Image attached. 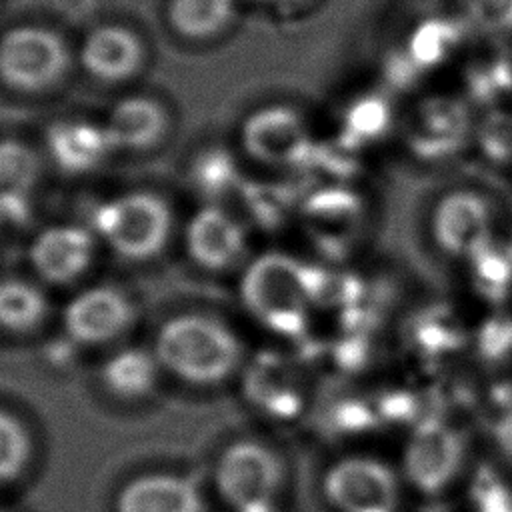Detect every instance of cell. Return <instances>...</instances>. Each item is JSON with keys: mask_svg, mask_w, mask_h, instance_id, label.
Here are the masks:
<instances>
[{"mask_svg": "<svg viewBox=\"0 0 512 512\" xmlns=\"http://www.w3.org/2000/svg\"><path fill=\"white\" fill-rule=\"evenodd\" d=\"M156 358L186 382L216 384L238 366L240 344L226 324L202 314H182L158 332Z\"/></svg>", "mask_w": 512, "mask_h": 512, "instance_id": "6da1fadb", "label": "cell"}, {"mask_svg": "<svg viewBox=\"0 0 512 512\" xmlns=\"http://www.w3.org/2000/svg\"><path fill=\"white\" fill-rule=\"evenodd\" d=\"M242 300L268 328L298 334L312 304V266L282 252L258 256L244 272Z\"/></svg>", "mask_w": 512, "mask_h": 512, "instance_id": "7a4b0ae2", "label": "cell"}, {"mask_svg": "<svg viewBox=\"0 0 512 512\" xmlns=\"http://www.w3.org/2000/svg\"><path fill=\"white\" fill-rule=\"evenodd\" d=\"M96 230L120 256L146 260L164 248L172 230V212L160 196L132 192L98 208Z\"/></svg>", "mask_w": 512, "mask_h": 512, "instance_id": "3957f363", "label": "cell"}, {"mask_svg": "<svg viewBox=\"0 0 512 512\" xmlns=\"http://www.w3.org/2000/svg\"><path fill=\"white\" fill-rule=\"evenodd\" d=\"M70 64L62 38L40 26H18L0 38V80L22 92H40L62 80Z\"/></svg>", "mask_w": 512, "mask_h": 512, "instance_id": "277c9868", "label": "cell"}, {"mask_svg": "<svg viewBox=\"0 0 512 512\" xmlns=\"http://www.w3.org/2000/svg\"><path fill=\"white\" fill-rule=\"evenodd\" d=\"M280 482L276 454L250 440L228 446L216 466V488L236 512L270 506Z\"/></svg>", "mask_w": 512, "mask_h": 512, "instance_id": "5b68a950", "label": "cell"}, {"mask_svg": "<svg viewBox=\"0 0 512 512\" xmlns=\"http://www.w3.org/2000/svg\"><path fill=\"white\" fill-rule=\"evenodd\" d=\"M324 492L340 512H394L396 478L372 458H346L330 468Z\"/></svg>", "mask_w": 512, "mask_h": 512, "instance_id": "8992f818", "label": "cell"}, {"mask_svg": "<svg viewBox=\"0 0 512 512\" xmlns=\"http://www.w3.org/2000/svg\"><path fill=\"white\" fill-rule=\"evenodd\" d=\"M246 152L268 166L302 164L312 154L302 118L286 106H266L248 116L242 126Z\"/></svg>", "mask_w": 512, "mask_h": 512, "instance_id": "52a82bcc", "label": "cell"}, {"mask_svg": "<svg viewBox=\"0 0 512 512\" xmlns=\"http://www.w3.org/2000/svg\"><path fill=\"white\" fill-rule=\"evenodd\" d=\"M462 462L460 436L440 420L420 422L404 452L406 478L424 494H438L456 476Z\"/></svg>", "mask_w": 512, "mask_h": 512, "instance_id": "ba28073f", "label": "cell"}, {"mask_svg": "<svg viewBox=\"0 0 512 512\" xmlns=\"http://www.w3.org/2000/svg\"><path fill=\"white\" fill-rule=\"evenodd\" d=\"M438 244L454 256L474 258L490 246V208L474 192H452L444 196L434 214Z\"/></svg>", "mask_w": 512, "mask_h": 512, "instance_id": "9c48e42d", "label": "cell"}, {"mask_svg": "<svg viewBox=\"0 0 512 512\" xmlns=\"http://www.w3.org/2000/svg\"><path fill=\"white\" fill-rule=\"evenodd\" d=\"M132 318L134 308L120 290L98 286L78 294L66 306L64 326L82 344H102L120 336Z\"/></svg>", "mask_w": 512, "mask_h": 512, "instance_id": "30bf717a", "label": "cell"}, {"mask_svg": "<svg viewBox=\"0 0 512 512\" xmlns=\"http://www.w3.org/2000/svg\"><path fill=\"white\" fill-rule=\"evenodd\" d=\"M94 240L86 228L62 224L40 232L30 248L34 270L48 282L66 284L92 262Z\"/></svg>", "mask_w": 512, "mask_h": 512, "instance_id": "8fae6325", "label": "cell"}, {"mask_svg": "<svg viewBox=\"0 0 512 512\" xmlns=\"http://www.w3.org/2000/svg\"><path fill=\"white\" fill-rule=\"evenodd\" d=\"M468 132L466 106L450 96L426 98L410 122V144L414 152L438 158L452 154Z\"/></svg>", "mask_w": 512, "mask_h": 512, "instance_id": "7c38bea8", "label": "cell"}, {"mask_svg": "<svg viewBox=\"0 0 512 512\" xmlns=\"http://www.w3.org/2000/svg\"><path fill=\"white\" fill-rule=\"evenodd\" d=\"M244 230L218 206L202 208L188 224L186 248L196 264L208 270L232 266L244 252Z\"/></svg>", "mask_w": 512, "mask_h": 512, "instance_id": "4fadbf2b", "label": "cell"}, {"mask_svg": "<svg viewBox=\"0 0 512 512\" xmlns=\"http://www.w3.org/2000/svg\"><path fill=\"white\" fill-rule=\"evenodd\" d=\"M362 214L360 198L346 188H324L304 202V224L314 242L338 254L352 240Z\"/></svg>", "mask_w": 512, "mask_h": 512, "instance_id": "5bb4252c", "label": "cell"}, {"mask_svg": "<svg viewBox=\"0 0 512 512\" xmlns=\"http://www.w3.org/2000/svg\"><path fill=\"white\" fill-rule=\"evenodd\" d=\"M116 512H204V502L186 476L146 474L120 490Z\"/></svg>", "mask_w": 512, "mask_h": 512, "instance_id": "9a60e30c", "label": "cell"}, {"mask_svg": "<svg viewBox=\"0 0 512 512\" xmlns=\"http://www.w3.org/2000/svg\"><path fill=\"white\" fill-rule=\"evenodd\" d=\"M84 68L102 82L130 78L144 60L140 38L124 26H100L92 30L80 52Z\"/></svg>", "mask_w": 512, "mask_h": 512, "instance_id": "2e32d148", "label": "cell"}, {"mask_svg": "<svg viewBox=\"0 0 512 512\" xmlns=\"http://www.w3.org/2000/svg\"><path fill=\"white\" fill-rule=\"evenodd\" d=\"M166 122V112L156 100L130 96L112 108L104 130L112 148L148 150L162 138Z\"/></svg>", "mask_w": 512, "mask_h": 512, "instance_id": "e0dca14e", "label": "cell"}, {"mask_svg": "<svg viewBox=\"0 0 512 512\" xmlns=\"http://www.w3.org/2000/svg\"><path fill=\"white\" fill-rule=\"evenodd\" d=\"M48 150L62 170L86 172L96 168L112 146L104 126L66 120L48 130Z\"/></svg>", "mask_w": 512, "mask_h": 512, "instance_id": "ac0fdd59", "label": "cell"}, {"mask_svg": "<svg viewBox=\"0 0 512 512\" xmlns=\"http://www.w3.org/2000/svg\"><path fill=\"white\" fill-rule=\"evenodd\" d=\"M38 156L18 140L0 142V214L18 218L28 212V198L38 180Z\"/></svg>", "mask_w": 512, "mask_h": 512, "instance_id": "d6986e66", "label": "cell"}, {"mask_svg": "<svg viewBox=\"0 0 512 512\" xmlns=\"http://www.w3.org/2000/svg\"><path fill=\"white\" fill-rule=\"evenodd\" d=\"M158 358L140 350L128 348L114 354L102 368L106 388L120 398H140L148 394L156 382Z\"/></svg>", "mask_w": 512, "mask_h": 512, "instance_id": "ffe728a7", "label": "cell"}, {"mask_svg": "<svg viewBox=\"0 0 512 512\" xmlns=\"http://www.w3.org/2000/svg\"><path fill=\"white\" fill-rule=\"evenodd\" d=\"M234 16L232 0H170L168 20L184 38H212Z\"/></svg>", "mask_w": 512, "mask_h": 512, "instance_id": "44dd1931", "label": "cell"}, {"mask_svg": "<svg viewBox=\"0 0 512 512\" xmlns=\"http://www.w3.org/2000/svg\"><path fill=\"white\" fill-rule=\"evenodd\" d=\"M48 314L44 294L24 280L0 282V326L10 332H30Z\"/></svg>", "mask_w": 512, "mask_h": 512, "instance_id": "7402d4cb", "label": "cell"}, {"mask_svg": "<svg viewBox=\"0 0 512 512\" xmlns=\"http://www.w3.org/2000/svg\"><path fill=\"white\" fill-rule=\"evenodd\" d=\"M462 30L448 18H430L420 22L410 34L406 54L420 70L442 64L458 46Z\"/></svg>", "mask_w": 512, "mask_h": 512, "instance_id": "603a6c76", "label": "cell"}, {"mask_svg": "<svg viewBox=\"0 0 512 512\" xmlns=\"http://www.w3.org/2000/svg\"><path fill=\"white\" fill-rule=\"evenodd\" d=\"M392 122V110L386 98L368 94L350 104L344 116V136L350 144H362L382 136Z\"/></svg>", "mask_w": 512, "mask_h": 512, "instance_id": "cb8c5ba5", "label": "cell"}, {"mask_svg": "<svg viewBox=\"0 0 512 512\" xmlns=\"http://www.w3.org/2000/svg\"><path fill=\"white\" fill-rule=\"evenodd\" d=\"M474 286L488 300H502L512 286V258L494 246H486L472 258Z\"/></svg>", "mask_w": 512, "mask_h": 512, "instance_id": "d4e9b609", "label": "cell"}, {"mask_svg": "<svg viewBox=\"0 0 512 512\" xmlns=\"http://www.w3.org/2000/svg\"><path fill=\"white\" fill-rule=\"evenodd\" d=\"M30 460V436L22 422L0 410V484L22 474Z\"/></svg>", "mask_w": 512, "mask_h": 512, "instance_id": "484cf974", "label": "cell"}, {"mask_svg": "<svg viewBox=\"0 0 512 512\" xmlns=\"http://www.w3.org/2000/svg\"><path fill=\"white\" fill-rule=\"evenodd\" d=\"M414 338L422 350L430 354H440L458 348L462 342V332L450 316L432 312L418 320L414 328Z\"/></svg>", "mask_w": 512, "mask_h": 512, "instance_id": "4316f807", "label": "cell"}, {"mask_svg": "<svg viewBox=\"0 0 512 512\" xmlns=\"http://www.w3.org/2000/svg\"><path fill=\"white\" fill-rule=\"evenodd\" d=\"M478 350L488 360H498L512 350V320L494 316L478 332Z\"/></svg>", "mask_w": 512, "mask_h": 512, "instance_id": "83f0119b", "label": "cell"}, {"mask_svg": "<svg viewBox=\"0 0 512 512\" xmlns=\"http://www.w3.org/2000/svg\"><path fill=\"white\" fill-rule=\"evenodd\" d=\"M480 142L484 152L494 160H506L512 156V118L510 116H492L486 120Z\"/></svg>", "mask_w": 512, "mask_h": 512, "instance_id": "f1b7e54d", "label": "cell"}, {"mask_svg": "<svg viewBox=\"0 0 512 512\" xmlns=\"http://www.w3.org/2000/svg\"><path fill=\"white\" fill-rule=\"evenodd\" d=\"M470 12L488 30H512V0H470Z\"/></svg>", "mask_w": 512, "mask_h": 512, "instance_id": "f546056e", "label": "cell"}, {"mask_svg": "<svg viewBox=\"0 0 512 512\" xmlns=\"http://www.w3.org/2000/svg\"><path fill=\"white\" fill-rule=\"evenodd\" d=\"M378 412L392 422L410 420L416 414V398L408 392H390L380 400Z\"/></svg>", "mask_w": 512, "mask_h": 512, "instance_id": "4dcf8cb0", "label": "cell"}, {"mask_svg": "<svg viewBox=\"0 0 512 512\" xmlns=\"http://www.w3.org/2000/svg\"><path fill=\"white\" fill-rule=\"evenodd\" d=\"M478 512H512V498L500 484H486L478 494Z\"/></svg>", "mask_w": 512, "mask_h": 512, "instance_id": "1f68e13d", "label": "cell"}, {"mask_svg": "<svg viewBox=\"0 0 512 512\" xmlns=\"http://www.w3.org/2000/svg\"><path fill=\"white\" fill-rule=\"evenodd\" d=\"M374 414L370 408H366L364 404H358V402H350V404H344L340 408V416H338V422L348 428V430H360V428H368L374 424Z\"/></svg>", "mask_w": 512, "mask_h": 512, "instance_id": "d6a6232c", "label": "cell"}, {"mask_svg": "<svg viewBox=\"0 0 512 512\" xmlns=\"http://www.w3.org/2000/svg\"><path fill=\"white\" fill-rule=\"evenodd\" d=\"M494 438H496V444H498L502 456L512 464V410L506 412V414L496 422Z\"/></svg>", "mask_w": 512, "mask_h": 512, "instance_id": "836d02e7", "label": "cell"}, {"mask_svg": "<svg viewBox=\"0 0 512 512\" xmlns=\"http://www.w3.org/2000/svg\"><path fill=\"white\" fill-rule=\"evenodd\" d=\"M490 68L498 90H512V50L502 54Z\"/></svg>", "mask_w": 512, "mask_h": 512, "instance_id": "e575fe53", "label": "cell"}, {"mask_svg": "<svg viewBox=\"0 0 512 512\" xmlns=\"http://www.w3.org/2000/svg\"><path fill=\"white\" fill-rule=\"evenodd\" d=\"M246 512H276V510H274V506L270 504V506H260V508H252V510H246Z\"/></svg>", "mask_w": 512, "mask_h": 512, "instance_id": "d590c367", "label": "cell"}]
</instances>
